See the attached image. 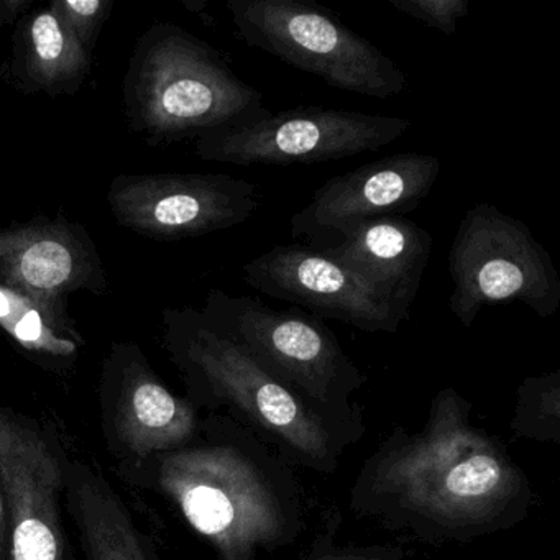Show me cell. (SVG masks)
Returning <instances> with one entry per match:
<instances>
[{
	"mask_svg": "<svg viewBox=\"0 0 560 560\" xmlns=\"http://www.w3.org/2000/svg\"><path fill=\"white\" fill-rule=\"evenodd\" d=\"M245 45L314 74L329 86L389 100L406 90L405 71L332 12L306 0H229Z\"/></svg>",
	"mask_w": 560,
	"mask_h": 560,
	"instance_id": "cell-6",
	"label": "cell"
},
{
	"mask_svg": "<svg viewBox=\"0 0 560 560\" xmlns=\"http://www.w3.org/2000/svg\"><path fill=\"white\" fill-rule=\"evenodd\" d=\"M61 467L35 429L0 409V485L9 517L8 560H67L58 497Z\"/></svg>",
	"mask_w": 560,
	"mask_h": 560,
	"instance_id": "cell-12",
	"label": "cell"
},
{
	"mask_svg": "<svg viewBox=\"0 0 560 560\" xmlns=\"http://www.w3.org/2000/svg\"><path fill=\"white\" fill-rule=\"evenodd\" d=\"M534 491L500 438L474 422L471 402L439 389L419 431L396 425L350 488L360 520L419 542L468 544L529 516Z\"/></svg>",
	"mask_w": 560,
	"mask_h": 560,
	"instance_id": "cell-1",
	"label": "cell"
},
{
	"mask_svg": "<svg viewBox=\"0 0 560 560\" xmlns=\"http://www.w3.org/2000/svg\"><path fill=\"white\" fill-rule=\"evenodd\" d=\"M201 311L206 323L244 347L271 375L340 416L363 415L353 396L369 376L347 355L332 329L301 307L273 310L252 296L211 290Z\"/></svg>",
	"mask_w": 560,
	"mask_h": 560,
	"instance_id": "cell-5",
	"label": "cell"
},
{
	"mask_svg": "<svg viewBox=\"0 0 560 560\" xmlns=\"http://www.w3.org/2000/svg\"><path fill=\"white\" fill-rule=\"evenodd\" d=\"M510 428L514 439L560 444V370L523 380Z\"/></svg>",
	"mask_w": 560,
	"mask_h": 560,
	"instance_id": "cell-19",
	"label": "cell"
},
{
	"mask_svg": "<svg viewBox=\"0 0 560 560\" xmlns=\"http://www.w3.org/2000/svg\"><path fill=\"white\" fill-rule=\"evenodd\" d=\"M122 101L129 129L155 147L268 113L264 94L221 51L170 22H156L137 40Z\"/></svg>",
	"mask_w": 560,
	"mask_h": 560,
	"instance_id": "cell-4",
	"label": "cell"
},
{
	"mask_svg": "<svg viewBox=\"0 0 560 560\" xmlns=\"http://www.w3.org/2000/svg\"><path fill=\"white\" fill-rule=\"evenodd\" d=\"M342 514L336 508L323 514L304 560H406L399 544H343L339 540Z\"/></svg>",
	"mask_w": 560,
	"mask_h": 560,
	"instance_id": "cell-20",
	"label": "cell"
},
{
	"mask_svg": "<svg viewBox=\"0 0 560 560\" xmlns=\"http://www.w3.org/2000/svg\"><path fill=\"white\" fill-rule=\"evenodd\" d=\"M160 487L221 560H258L293 546L306 527L293 465L232 418L165 455Z\"/></svg>",
	"mask_w": 560,
	"mask_h": 560,
	"instance_id": "cell-2",
	"label": "cell"
},
{
	"mask_svg": "<svg viewBox=\"0 0 560 560\" xmlns=\"http://www.w3.org/2000/svg\"><path fill=\"white\" fill-rule=\"evenodd\" d=\"M324 255L369 281L409 313L432 254V235L405 218H378L343 232Z\"/></svg>",
	"mask_w": 560,
	"mask_h": 560,
	"instance_id": "cell-14",
	"label": "cell"
},
{
	"mask_svg": "<svg viewBox=\"0 0 560 560\" xmlns=\"http://www.w3.org/2000/svg\"><path fill=\"white\" fill-rule=\"evenodd\" d=\"M0 273L42 298L104 296L110 284L96 242L83 224L38 215L0 229Z\"/></svg>",
	"mask_w": 560,
	"mask_h": 560,
	"instance_id": "cell-13",
	"label": "cell"
},
{
	"mask_svg": "<svg viewBox=\"0 0 560 560\" xmlns=\"http://www.w3.org/2000/svg\"><path fill=\"white\" fill-rule=\"evenodd\" d=\"M93 61L94 55L47 4L19 22L11 55L0 73L22 94L77 96L93 70Z\"/></svg>",
	"mask_w": 560,
	"mask_h": 560,
	"instance_id": "cell-16",
	"label": "cell"
},
{
	"mask_svg": "<svg viewBox=\"0 0 560 560\" xmlns=\"http://www.w3.org/2000/svg\"><path fill=\"white\" fill-rule=\"evenodd\" d=\"M110 363L120 388L117 432L130 451L173 452L195 439L199 431L195 405L168 392L136 343L114 347Z\"/></svg>",
	"mask_w": 560,
	"mask_h": 560,
	"instance_id": "cell-15",
	"label": "cell"
},
{
	"mask_svg": "<svg viewBox=\"0 0 560 560\" xmlns=\"http://www.w3.org/2000/svg\"><path fill=\"white\" fill-rule=\"evenodd\" d=\"M73 501L90 560H150L124 504L103 478L77 471Z\"/></svg>",
	"mask_w": 560,
	"mask_h": 560,
	"instance_id": "cell-18",
	"label": "cell"
},
{
	"mask_svg": "<svg viewBox=\"0 0 560 560\" xmlns=\"http://www.w3.org/2000/svg\"><path fill=\"white\" fill-rule=\"evenodd\" d=\"M106 198L120 228L160 242L228 231L260 209L254 183L205 173H122L110 182Z\"/></svg>",
	"mask_w": 560,
	"mask_h": 560,
	"instance_id": "cell-9",
	"label": "cell"
},
{
	"mask_svg": "<svg viewBox=\"0 0 560 560\" xmlns=\"http://www.w3.org/2000/svg\"><path fill=\"white\" fill-rule=\"evenodd\" d=\"M441 162L425 153H398L327 179L291 218V237L323 250L363 221L402 218L434 188Z\"/></svg>",
	"mask_w": 560,
	"mask_h": 560,
	"instance_id": "cell-11",
	"label": "cell"
},
{
	"mask_svg": "<svg viewBox=\"0 0 560 560\" xmlns=\"http://www.w3.org/2000/svg\"><path fill=\"white\" fill-rule=\"evenodd\" d=\"M34 5L35 0H0V27H18Z\"/></svg>",
	"mask_w": 560,
	"mask_h": 560,
	"instance_id": "cell-23",
	"label": "cell"
},
{
	"mask_svg": "<svg viewBox=\"0 0 560 560\" xmlns=\"http://www.w3.org/2000/svg\"><path fill=\"white\" fill-rule=\"evenodd\" d=\"M163 332L198 401L224 408L294 468L336 474L347 448L365 435V415L317 408L271 375L244 347L215 332L201 311L166 307Z\"/></svg>",
	"mask_w": 560,
	"mask_h": 560,
	"instance_id": "cell-3",
	"label": "cell"
},
{
	"mask_svg": "<svg viewBox=\"0 0 560 560\" xmlns=\"http://www.w3.org/2000/svg\"><path fill=\"white\" fill-rule=\"evenodd\" d=\"M399 14L421 21L445 35L457 32L458 22L467 18L470 4L467 0H388Z\"/></svg>",
	"mask_w": 560,
	"mask_h": 560,
	"instance_id": "cell-22",
	"label": "cell"
},
{
	"mask_svg": "<svg viewBox=\"0 0 560 560\" xmlns=\"http://www.w3.org/2000/svg\"><path fill=\"white\" fill-rule=\"evenodd\" d=\"M9 517L8 508H5L4 491L0 485V560L9 559Z\"/></svg>",
	"mask_w": 560,
	"mask_h": 560,
	"instance_id": "cell-24",
	"label": "cell"
},
{
	"mask_svg": "<svg viewBox=\"0 0 560 560\" xmlns=\"http://www.w3.org/2000/svg\"><path fill=\"white\" fill-rule=\"evenodd\" d=\"M242 271L254 290L363 332L395 334L409 317L369 281L310 245H277Z\"/></svg>",
	"mask_w": 560,
	"mask_h": 560,
	"instance_id": "cell-10",
	"label": "cell"
},
{
	"mask_svg": "<svg viewBox=\"0 0 560 560\" xmlns=\"http://www.w3.org/2000/svg\"><path fill=\"white\" fill-rule=\"evenodd\" d=\"M58 21L94 55L104 25L113 14V0H51Z\"/></svg>",
	"mask_w": 560,
	"mask_h": 560,
	"instance_id": "cell-21",
	"label": "cell"
},
{
	"mask_svg": "<svg viewBox=\"0 0 560 560\" xmlns=\"http://www.w3.org/2000/svg\"><path fill=\"white\" fill-rule=\"evenodd\" d=\"M448 310L471 329L481 310L523 303L539 317L560 306V277L523 221L480 202L465 212L448 254Z\"/></svg>",
	"mask_w": 560,
	"mask_h": 560,
	"instance_id": "cell-7",
	"label": "cell"
},
{
	"mask_svg": "<svg viewBox=\"0 0 560 560\" xmlns=\"http://www.w3.org/2000/svg\"><path fill=\"white\" fill-rule=\"evenodd\" d=\"M0 330L44 365H67L84 346L63 298L28 293L0 273Z\"/></svg>",
	"mask_w": 560,
	"mask_h": 560,
	"instance_id": "cell-17",
	"label": "cell"
},
{
	"mask_svg": "<svg viewBox=\"0 0 560 560\" xmlns=\"http://www.w3.org/2000/svg\"><path fill=\"white\" fill-rule=\"evenodd\" d=\"M409 127L402 117L304 106L202 132L195 152L228 165H311L378 152Z\"/></svg>",
	"mask_w": 560,
	"mask_h": 560,
	"instance_id": "cell-8",
	"label": "cell"
}]
</instances>
